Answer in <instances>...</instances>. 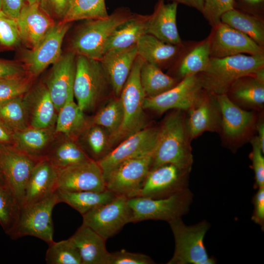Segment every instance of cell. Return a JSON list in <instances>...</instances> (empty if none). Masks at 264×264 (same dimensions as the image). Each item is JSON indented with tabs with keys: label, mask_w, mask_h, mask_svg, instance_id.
<instances>
[{
	"label": "cell",
	"mask_w": 264,
	"mask_h": 264,
	"mask_svg": "<svg viewBox=\"0 0 264 264\" xmlns=\"http://www.w3.org/2000/svg\"><path fill=\"white\" fill-rule=\"evenodd\" d=\"M180 110L167 116L158 129L151 170L165 164L190 171L193 162L190 140Z\"/></svg>",
	"instance_id": "cell-1"
},
{
	"label": "cell",
	"mask_w": 264,
	"mask_h": 264,
	"mask_svg": "<svg viewBox=\"0 0 264 264\" xmlns=\"http://www.w3.org/2000/svg\"><path fill=\"white\" fill-rule=\"evenodd\" d=\"M133 14L129 8L121 7L106 18L85 20L74 30L67 50L76 56L100 60L103 55L104 45L108 38Z\"/></svg>",
	"instance_id": "cell-2"
},
{
	"label": "cell",
	"mask_w": 264,
	"mask_h": 264,
	"mask_svg": "<svg viewBox=\"0 0 264 264\" xmlns=\"http://www.w3.org/2000/svg\"><path fill=\"white\" fill-rule=\"evenodd\" d=\"M263 67L264 54L211 57L207 69L199 74L203 89L210 93L218 95L226 94L237 80L253 75Z\"/></svg>",
	"instance_id": "cell-3"
},
{
	"label": "cell",
	"mask_w": 264,
	"mask_h": 264,
	"mask_svg": "<svg viewBox=\"0 0 264 264\" xmlns=\"http://www.w3.org/2000/svg\"><path fill=\"white\" fill-rule=\"evenodd\" d=\"M144 60L137 55L119 97L123 109V119L117 133L110 138V144H114L145 128L146 117L143 103L146 94L142 87L140 73Z\"/></svg>",
	"instance_id": "cell-4"
},
{
	"label": "cell",
	"mask_w": 264,
	"mask_h": 264,
	"mask_svg": "<svg viewBox=\"0 0 264 264\" xmlns=\"http://www.w3.org/2000/svg\"><path fill=\"white\" fill-rule=\"evenodd\" d=\"M174 235L175 247L167 264H215V258L209 256L204 238L210 225L205 220L187 226L179 218L168 222Z\"/></svg>",
	"instance_id": "cell-5"
},
{
	"label": "cell",
	"mask_w": 264,
	"mask_h": 264,
	"mask_svg": "<svg viewBox=\"0 0 264 264\" xmlns=\"http://www.w3.org/2000/svg\"><path fill=\"white\" fill-rule=\"evenodd\" d=\"M109 88L111 85L100 60L76 56L73 94L84 112L93 110Z\"/></svg>",
	"instance_id": "cell-6"
},
{
	"label": "cell",
	"mask_w": 264,
	"mask_h": 264,
	"mask_svg": "<svg viewBox=\"0 0 264 264\" xmlns=\"http://www.w3.org/2000/svg\"><path fill=\"white\" fill-rule=\"evenodd\" d=\"M193 195L188 188L168 197L152 198L142 197L128 198L132 210V222L146 220H161L168 222L186 214Z\"/></svg>",
	"instance_id": "cell-7"
},
{
	"label": "cell",
	"mask_w": 264,
	"mask_h": 264,
	"mask_svg": "<svg viewBox=\"0 0 264 264\" xmlns=\"http://www.w3.org/2000/svg\"><path fill=\"white\" fill-rule=\"evenodd\" d=\"M59 202L56 192L39 202L21 208L19 219L7 234L11 239L32 236L48 244L54 242V227L52 214Z\"/></svg>",
	"instance_id": "cell-8"
},
{
	"label": "cell",
	"mask_w": 264,
	"mask_h": 264,
	"mask_svg": "<svg viewBox=\"0 0 264 264\" xmlns=\"http://www.w3.org/2000/svg\"><path fill=\"white\" fill-rule=\"evenodd\" d=\"M71 23H56L34 48L20 51L17 60L22 64L29 75L35 78L58 61L62 54V44Z\"/></svg>",
	"instance_id": "cell-9"
},
{
	"label": "cell",
	"mask_w": 264,
	"mask_h": 264,
	"mask_svg": "<svg viewBox=\"0 0 264 264\" xmlns=\"http://www.w3.org/2000/svg\"><path fill=\"white\" fill-rule=\"evenodd\" d=\"M83 223L91 228L106 241L132 222V212L128 198L117 195L112 200L82 215Z\"/></svg>",
	"instance_id": "cell-10"
},
{
	"label": "cell",
	"mask_w": 264,
	"mask_h": 264,
	"mask_svg": "<svg viewBox=\"0 0 264 264\" xmlns=\"http://www.w3.org/2000/svg\"><path fill=\"white\" fill-rule=\"evenodd\" d=\"M153 153L121 163L106 176V189L117 195L135 197L151 170Z\"/></svg>",
	"instance_id": "cell-11"
},
{
	"label": "cell",
	"mask_w": 264,
	"mask_h": 264,
	"mask_svg": "<svg viewBox=\"0 0 264 264\" xmlns=\"http://www.w3.org/2000/svg\"><path fill=\"white\" fill-rule=\"evenodd\" d=\"M204 89L199 73L188 76L173 88L154 97H146L144 110L163 113L172 109L188 110L200 97Z\"/></svg>",
	"instance_id": "cell-12"
},
{
	"label": "cell",
	"mask_w": 264,
	"mask_h": 264,
	"mask_svg": "<svg viewBox=\"0 0 264 264\" xmlns=\"http://www.w3.org/2000/svg\"><path fill=\"white\" fill-rule=\"evenodd\" d=\"M37 161L13 146H0V170L21 208L24 204L27 182Z\"/></svg>",
	"instance_id": "cell-13"
},
{
	"label": "cell",
	"mask_w": 264,
	"mask_h": 264,
	"mask_svg": "<svg viewBox=\"0 0 264 264\" xmlns=\"http://www.w3.org/2000/svg\"><path fill=\"white\" fill-rule=\"evenodd\" d=\"M159 128H144L121 141L114 149L96 161L105 179L116 166L127 160L154 153Z\"/></svg>",
	"instance_id": "cell-14"
},
{
	"label": "cell",
	"mask_w": 264,
	"mask_h": 264,
	"mask_svg": "<svg viewBox=\"0 0 264 264\" xmlns=\"http://www.w3.org/2000/svg\"><path fill=\"white\" fill-rule=\"evenodd\" d=\"M57 189L67 192H101L105 179L98 163L91 159L57 170Z\"/></svg>",
	"instance_id": "cell-15"
},
{
	"label": "cell",
	"mask_w": 264,
	"mask_h": 264,
	"mask_svg": "<svg viewBox=\"0 0 264 264\" xmlns=\"http://www.w3.org/2000/svg\"><path fill=\"white\" fill-rule=\"evenodd\" d=\"M189 172L172 164L151 169L137 197L163 198L184 190L188 188Z\"/></svg>",
	"instance_id": "cell-16"
},
{
	"label": "cell",
	"mask_w": 264,
	"mask_h": 264,
	"mask_svg": "<svg viewBox=\"0 0 264 264\" xmlns=\"http://www.w3.org/2000/svg\"><path fill=\"white\" fill-rule=\"evenodd\" d=\"M208 38L212 58H224L245 53L252 55L264 54V47L247 35L221 22L213 27Z\"/></svg>",
	"instance_id": "cell-17"
},
{
	"label": "cell",
	"mask_w": 264,
	"mask_h": 264,
	"mask_svg": "<svg viewBox=\"0 0 264 264\" xmlns=\"http://www.w3.org/2000/svg\"><path fill=\"white\" fill-rule=\"evenodd\" d=\"M76 55L66 51L53 64L43 82L47 87L57 112L68 101L74 99L73 86Z\"/></svg>",
	"instance_id": "cell-18"
},
{
	"label": "cell",
	"mask_w": 264,
	"mask_h": 264,
	"mask_svg": "<svg viewBox=\"0 0 264 264\" xmlns=\"http://www.w3.org/2000/svg\"><path fill=\"white\" fill-rule=\"evenodd\" d=\"M187 111L185 125L190 140L206 131H216L221 126V116L215 96L205 90Z\"/></svg>",
	"instance_id": "cell-19"
},
{
	"label": "cell",
	"mask_w": 264,
	"mask_h": 264,
	"mask_svg": "<svg viewBox=\"0 0 264 264\" xmlns=\"http://www.w3.org/2000/svg\"><path fill=\"white\" fill-rule=\"evenodd\" d=\"M23 99L29 126L44 128L55 126L58 112L43 81L33 84Z\"/></svg>",
	"instance_id": "cell-20"
},
{
	"label": "cell",
	"mask_w": 264,
	"mask_h": 264,
	"mask_svg": "<svg viewBox=\"0 0 264 264\" xmlns=\"http://www.w3.org/2000/svg\"><path fill=\"white\" fill-rule=\"evenodd\" d=\"M16 21L21 43L27 49L34 48L56 23L38 3H27Z\"/></svg>",
	"instance_id": "cell-21"
},
{
	"label": "cell",
	"mask_w": 264,
	"mask_h": 264,
	"mask_svg": "<svg viewBox=\"0 0 264 264\" xmlns=\"http://www.w3.org/2000/svg\"><path fill=\"white\" fill-rule=\"evenodd\" d=\"M137 55L135 44L108 51L100 60L115 97H119Z\"/></svg>",
	"instance_id": "cell-22"
},
{
	"label": "cell",
	"mask_w": 264,
	"mask_h": 264,
	"mask_svg": "<svg viewBox=\"0 0 264 264\" xmlns=\"http://www.w3.org/2000/svg\"><path fill=\"white\" fill-rule=\"evenodd\" d=\"M221 116V126L224 134L231 140L243 136L255 121L253 112L242 109L226 94L215 95Z\"/></svg>",
	"instance_id": "cell-23"
},
{
	"label": "cell",
	"mask_w": 264,
	"mask_h": 264,
	"mask_svg": "<svg viewBox=\"0 0 264 264\" xmlns=\"http://www.w3.org/2000/svg\"><path fill=\"white\" fill-rule=\"evenodd\" d=\"M177 5L175 2L165 3L164 0H158L150 15L147 34L169 44H182L176 24Z\"/></svg>",
	"instance_id": "cell-24"
},
{
	"label": "cell",
	"mask_w": 264,
	"mask_h": 264,
	"mask_svg": "<svg viewBox=\"0 0 264 264\" xmlns=\"http://www.w3.org/2000/svg\"><path fill=\"white\" fill-rule=\"evenodd\" d=\"M57 169L46 158L37 161L27 182L22 207L47 198L57 189Z\"/></svg>",
	"instance_id": "cell-25"
},
{
	"label": "cell",
	"mask_w": 264,
	"mask_h": 264,
	"mask_svg": "<svg viewBox=\"0 0 264 264\" xmlns=\"http://www.w3.org/2000/svg\"><path fill=\"white\" fill-rule=\"evenodd\" d=\"M55 126L14 132L13 146L37 161L44 158L57 136Z\"/></svg>",
	"instance_id": "cell-26"
},
{
	"label": "cell",
	"mask_w": 264,
	"mask_h": 264,
	"mask_svg": "<svg viewBox=\"0 0 264 264\" xmlns=\"http://www.w3.org/2000/svg\"><path fill=\"white\" fill-rule=\"evenodd\" d=\"M184 45L169 44L148 34L141 37L136 44L138 55L160 69L173 65Z\"/></svg>",
	"instance_id": "cell-27"
},
{
	"label": "cell",
	"mask_w": 264,
	"mask_h": 264,
	"mask_svg": "<svg viewBox=\"0 0 264 264\" xmlns=\"http://www.w3.org/2000/svg\"><path fill=\"white\" fill-rule=\"evenodd\" d=\"M69 238L79 251L82 264H108L110 253L106 240L89 227L82 223Z\"/></svg>",
	"instance_id": "cell-28"
},
{
	"label": "cell",
	"mask_w": 264,
	"mask_h": 264,
	"mask_svg": "<svg viewBox=\"0 0 264 264\" xmlns=\"http://www.w3.org/2000/svg\"><path fill=\"white\" fill-rule=\"evenodd\" d=\"M150 15L133 13L119 25L107 40L103 47V55L108 51L126 48L135 45L147 34Z\"/></svg>",
	"instance_id": "cell-29"
},
{
	"label": "cell",
	"mask_w": 264,
	"mask_h": 264,
	"mask_svg": "<svg viewBox=\"0 0 264 264\" xmlns=\"http://www.w3.org/2000/svg\"><path fill=\"white\" fill-rule=\"evenodd\" d=\"M211 58L210 44L208 37L204 40L184 47L173 65L176 67L177 79L204 72Z\"/></svg>",
	"instance_id": "cell-30"
},
{
	"label": "cell",
	"mask_w": 264,
	"mask_h": 264,
	"mask_svg": "<svg viewBox=\"0 0 264 264\" xmlns=\"http://www.w3.org/2000/svg\"><path fill=\"white\" fill-rule=\"evenodd\" d=\"M226 94L235 103L254 109L264 105V81L254 75L242 77L231 86Z\"/></svg>",
	"instance_id": "cell-31"
},
{
	"label": "cell",
	"mask_w": 264,
	"mask_h": 264,
	"mask_svg": "<svg viewBox=\"0 0 264 264\" xmlns=\"http://www.w3.org/2000/svg\"><path fill=\"white\" fill-rule=\"evenodd\" d=\"M45 158L57 170L90 159L74 140L58 134Z\"/></svg>",
	"instance_id": "cell-32"
},
{
	"label": "cell",
	"mask_w": 264,
	"mask_h": 264,
	"mask_svg": "<svg viewBox=\"0 0 264 264\" xmlns=\"http://www.w3.org/2000/svg\"><path fill=\"white\" fill-rule=\"evenodd\" d=\"M88 126L85 112L72 99L58 112L55 132L57 134L75 140Z\"/></svg>",
	"instance_id": "cell-33"
},
{
	"label": "cell",
	"mask_w": 264,
	"mask_h": 264,
	"mask_svg": "<svg viewBox=\"0 0 264 264\" xmlns=\"http://www.w3.org/2000/svg\"><path fill=\"white\" fill-rule=\"evenodd\" d=\"M221 22L247 35L264 47V24L260 16L234 8L222 16Z\"/></svg>",
	"instance_id": "cell-34"
},
{
	"label": "cell",
	"mask_w": 264,
	"mask_h": 264,
	"mask_svg": "<svg viewBox=\"0 0 264 264\" xmlns=\"http://www.w3.org/2000/svg\"><path fill=\"white\" fill-rule=\"evenodd\" d=\"M56 193L59 202L66 203L81 215L96 207L110 202L117 196L107 189L101 192H67L57 189Z\"/></svg>",
	"instance_id": "cell-35"
},
{
	"label": "cell",
	"mask_w": 264,
	"mask_h": 264,
	"mask_svg": "<svg viewBox=\"0 0 264 264\" xmlns=\"http://www.w3.org/2000/svg\"><path fill=\"white\" fill-rule=\"evenodd\" d=\"M140 77L147 97L158 95L172 88L179 82L164 73L158 67L145 61L141 68Z\"/></svg>",
	"instance_id": "cell-36"
},
{
	"label": "cell",
	"mask_w": 264,
	"mask_h": 264,
	"mask_svg": "<svg viewBox=\"0 0 264 264\" xmlns=\"http://www.w3.org/2000/svg\"><path fill=\"white\" fill-rule=\"evenodd\" d=\"M0 120L14 132L29 127L23 96L0 102Z\"/></svg>",
	"instance_id": "cell-37"
},
{
	"label": "cell",
	"mask_w": 264,
	"mask_h": 264,
	"mask_svg": "<svg viewBox=\"0 0 264 264\" xmlns=\"http://www.w3.org/2000/svg\"><path fill=\"white\" fill-rule=\"evenodd\" d=\"M123 115L121 99L115 97L98 110L93 119V124L106 129L109 133L110 139L118 131Z\"/></svg>",
	"instance_id": "cell-38"
},
{
	"label": "cell",
	"mask_w": 264,
	"mask_h": 264,
	"mask_svg": "<svg viewBox=\"0 0 264 264\" xmlns=\"http://www.w3.org/2000/svg\"><path fill=\"white\" fill-rule=\"evenodd\" d=\"M109 15L105 0H73L71 8L63 22L102 19Z\"/></svg>",
	"instance_id": "cell-39"
},
{
	"label": "cell",
	"mask_w": 264,
	"mask_h": 264,
	"mask_svg": "<svg viewBox=\"0 0 264 264\" xmlns=\"http://www.w3.org/2000/svg\"><path fill=\"white\" fill-rule=\"evenodd\" d=\"M79 136H82L91 159L97 161L107 154L109 136L103 127L93 124L88 125Z\"/></svg>",
	"instance_id": "cell-40"
},
{
	"label": "cell",
	"mask_w": 264,
	"mask_h": 264,
	"mask_svg": "<svg viewBox=\"0 0 264 264\" xmlns=\"http://www.w3.org/2000/svg\"><path fill=\"white\" fill-rule=\"evenodd\" d=\"M45 260L47 264H82L76 246L70 238L48 244Z\"/></svg>",
	"instance_id": "cell-41"
},
{
	"label": "cell",
	"mask_w": 264,
	"mask_h": 264,
	"mask_svg": "<svg viewBox=\"0 0 264 264\" xmlns=\"http://www.w3.org/2000/svg\"><path fill=\"white\" fill-rule=\"evenodd\" d=\"M21 209L12 193L0 184V224L7 235L16 224Z\"/></svg>",
	"instance_id": "cell-42"
},
{
	"label": "cell",
	"mask_w": 264,
	"mask_h": 264,
	"mask_svg": "<svg viewBox=\"0 0 264 264\" xmlns=\"http://www.w3.org/2000/svg\"><path fill=\"white\" fill-rule=\"evenodd\" d=\"M34 79L27 73L0 80V102L23 96L33 85Z\"/></svg>",
	"instance_id": "cell-43"
},
{
	"label": "cell",
	"mask_w": 264,
	"mask_h": 264,
	"mask_svg": "<svg viewBox=\"0 0 264 264\" xmlns=\"http://www.w3.org/2000/svg\"><path fill=\"white\" fill-rule=\"evenodd\" d=\"M21 44L16 21L0 10V52L18 49Z\"/></svg>",
	"instance_id": "cell-44"
},
{
	"label": "cell",
	"mask_w": 264,
	"mask_h": 264,
	"mask_svg": "<svg viewBox=\"0 0 264 264\" xmlns=\"http://www.w3.org/2000/svg\"><path fill=\"white\" fill-rule=\"evenodd\" d=\"M234 8V0H203L201 13L209 24L214 27L221 22L224 14Z\"/></svg>",
	"instance_id": "cell-45"
},
{
	"label": "cell",
	"mask_w": 264,
	"mask_h": 264,
	"mask_svg": "<svg viewBox=\"0 0 264 264\" xmlns=\"http://www.w3.org/2000/svg\"><path fill=\"white\" fill-rule=\"evenodd\" d=\"M73 0H40V8L55 22H63L69 12Z\"/></svg>",
	"instance_id": "cell-46"
},
{
	"label": "cell",
	"mask_w": 264,
	"mask_h": 264,
	"mask_svg": "<svg viewBox=\"0 0 264 264\" xmlns=\"http://www.w3.org/2000/svg\"><path fill=\"white\" fill-rule=\"evenodd\" d=\"M252 151L250 154L255 174V189L264 187V157L257 136L251 141Z\"/></svg>",
	"instance_id": "cell-47"
},
{
	"label": "cell",
	"mask_w": 264,
	"mask_h": 264,
	"mask_svg": "<svg viewBox=\"0 0 264 264\" xmlns=\"http://www.w3.org/2000/svg\"><path fill=\"white\" fill-rule=\"evenodd\" d=\"M154 261L149 256L121 249L110 253L108 264H153Z\"/></svg>",
	"instance_id": "cell-48"
},
{
	"label": "cell",
	"mask_w": 264,
	"mask_h": 264,
	"mask_svg": "<svg viewBox=\"0 0 264 264\" xmlns=\"http://www.w3.org/2000/svg\"><path fill=\"white\" fill-rule=\"evenodd\" d=\"M27 73L23 66L18 60L0 59V80Z\"/></svg>",
	"instance_id": "cell-49"
},
{
	"label": "cell",
	"mask_w": 264,
	"mask_h": 264,
	"mask_svg": "<svg viewBox=\"0 0 264 264\" xmlns=\"http://www.w3.org/2000/svg\"><path fill=\"white\" fill-rule=\"evenodd\" d=\"M254 205L252 220L259 225L263 231L264 228V187L258 189L253 198Z\"/></svg>",
	"instance_id": "cell-50"
},
{
	"label": "cell",
	"mask_w": 264,
	"mask_h": 264,
	"mask_svg": "<svg viewBox=\"0 0 264 264\" xmlns=\"http://www.w3.org/2000/svg\"><path fill=\"white\" fill-rule=\"evenodd\" d=\"M27 3L26 0H1L0 11L8 17L16 20Z\"/></svg>",
	"instance_id": "cell-51"
},
{
	"label": "cell",
	"mask_w": 264,
	"mask_h": 264,
	"mask_svg": "<svg viewBox=\"0 0 264 264\" xmlns=\"http://www.w3.org/2000/svg\"><path fill=\"white\" fill-rule=\"evenodd\" d=\"M235 8L260 16L264 11V0H234Z\"/></svg>",
	"instance_id": "cell-52"
},
{
	"label": "cell",
	"mask_w": 264,
	"mask_h": 264,
	"mask_svg": "<svg viewBox=\"0 0 264 264\" xmlns=\"http://www.w3.org/2000/svg\"><path fill=\"white\" fill-rule=\"evenodd\" d=\"M14 131L0 120V146H13Z\"/></svg>",
	"instance_id": "cell-53"
},
{
	"label": "cell",
	"mask_w": 264,
	"mask_h": 264,
	"mask_svg": "<svg viewBox=\"0 0 264 264\" xmlns=\"http://www.w3.org/2000/svg\"><path fill=\"white\" fill-rule=\"evenodd\" d=\"M177 3H181L194 8L201 12L203 7V0H169Z\"/></svg>",
	"instance_id": "cell-54"
},
{
	"label": "cell",
	"mask_w": 264,
	"mask_h": 264,
	"mask_svg": "<svg viewBox=\"0 0 264 264\" xmlns=\"http://www.w3.org/2000/svg\"><path fill=\"white\" fill-rule=\"evenodd\" d=\"M257 131L258 135L257 138L261 149L264 153V124L263 122L259 123L257 126Z\"/></svg>",
	"instance_id": "cell-55"
},
{
	"label": "cell",
	"mask_w": 264,
	"mask_h": 264,
	"mask_svg": "<svg viewBox=\"0 0 264 264\" xmlns=\"http://www.w3.org/2000/svg\"><path fill=\"white\" fill-rule=\"evenodd\" d=\"M0 184L2 185L3 187L9 189V187H8V185L5 181V180L3 176V175L0 170Z\"/></svg>",
	"instance_id": "cell-56"
},
{
	"label": "cell",
	"mask_w": 264,
	"mask_h": 264,
	"mask_svg": "<svg viewBox=\"0 0 264 264\" xmlns=\"http://www.w3.org/2000/svg\"><path fill=\"white\" fill-rule=\"evenodd\" d=\"M27 2L29 4H33L35 3H39L40 0H26Z\"/></svg>",
	"instance_id": "cell-57"
},
{
	"label": "cell",
	"mask_w": 264,
	"mask_h": 264,
	"mask_svg": "<svg viewBox=\"0 0 264 264\" xmlns=\"http://www.w3.org/2000/svg\"><path fill=\"white\" fill-rule=\"evenodd\" d=\"M0 4H1V0H0Z\"/></svg>",
	"instance_id": "cell-58"
}]
</instances>
